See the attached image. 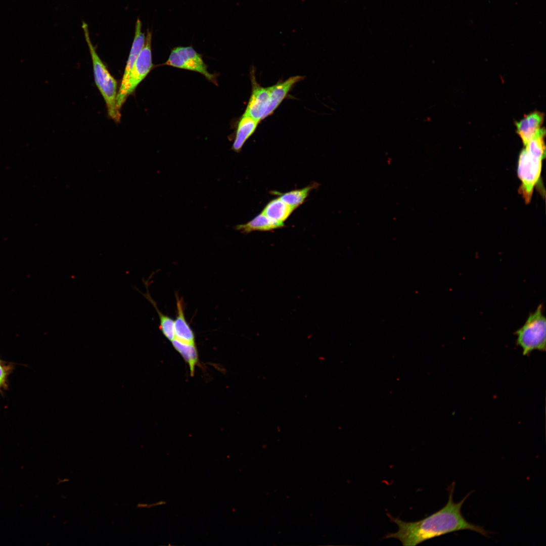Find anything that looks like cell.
<instances>
[{"mask_svg": "<svg viewBox=\"0 0 546 546\" xmlns=\"http://www.w3.org/2000/svg\"><path fill=\"white\" fill-rule=\"evenodd\" d=\"M455 484L453 482L447 488L448 499L446 504L424 519L406 522L387 513L390 521L395 523L398 529L395 532L388 533L383 538H395L404 546H415L432 538L462 530H471L488 537L489 531L482 526L470 523L462 514L463 504L473 491L456 503L453 499Z\"/></svg>", "mask_w": 546, "mask_h": 546, "instance_id": "6da1fadb", "label": "cell"}, {"mask_svg": "<svg viewBox=\"0 0 546 546\" xmlns=\"http://www.w3.org/2000/svg\"><path fill=\"white\" fill-rule=\"evenodd\" d=\"M545 129L542 128L525 145L519 156L518 175L522 183L520 191L527 203L530 201L534 187L540 177L542 161L545 156Z\"/></svg>", "mask_w": 546, "mask_h": 546, "instance_id": "7a4b0ae2", "label": "cell"}, {"mask_svg": "<svg viewBox=\"0 0 546 546\" xmlns=\"http://www.w3.org/2000/svg\"><path fill=\"white\" fill-rule=\"evenodd\" d=\"M82 28L92 58L96 84L105 101L109 117L115 122L119 123L121 114L117 106L116 97L118 90L117 81L97 53L90 38L88 25L84 21H82Z\"/></svg>", "mask_w": 546, "mask_h": 546, "instance_id": "3957f363", "label": "cell"}, {"mask_svg": "<svg viewBox=\"0 0 546 546\" xmlns=\"http://www.w3.org/2000/svg\"><path fill=\"white\" fill-rule=\"evenodd\" d=\"M543 312V305L540 304L514 333L517 337L516 345L522 348L524 356H530L535 350H546V320Z\"/></svg>", "mask_w": 546, "mask_h": 546, "instance_id": "277c9868", "label": "cell"}, {"mask_svg": "<svg viewBox=\"0 0 546 546\" xmlns=\"http://www.w3.org/2000/svg\"><path fill=\"white\" fill-rule=\"evenodd\" d=\"M152 36L151 31L147 29L144 46L126 79L121 82L116 97L117 106L120 111L128 97L134 92L154 67L152 59Z\"/></svg>", "mask_w": 546, "mask_h": 546, "instance_id": "5b68a950", "label": "cell"}, {"mask_svg": "<svg viewBox=\"0 0 546 546\" xmlns=\"http://www.w3.org/2000/svg\"><path fill=\"white\" fill-rule=\"evenodd\" d=\"M179 69L198 72L209 81L217 84L215 75L209 73L202 56L193 47H177L173 48L164 64Z\"/></svg>", "mask_w": 546, "mask_h": 546, "instance_id": "8992f818", "label": "cell"}, {"mask_svg": "<svg viewBox=\"0 0 546 546\" xmlns=\"http://www.w3.org/2000/svg\"><path fill=\"white\" fill-rule=\"evenodd\" d=\"M251 72L252 93L244 114L260 121L267 110L270 94L269 87L261 86Z\"/></svg>", "mask_w": 546, "mask_h": 546, "instance_id": "52a82bcc", "label": "cell"}, {"mask_svg": "<svg viewBox=\"0 0 546 546\" xmlns=\"http://www.w3.org/2000/svg\"><path fill=\"white\" fill-rule=\"evenodd\" d=\"M303 79L304 77L302 76H292L283 82H279L273 86H269V103L267 110L264 115V119L274 113L286 97L294 84Z\"/></svg>", "mask_w": 546, "mask_h": 546, "instance_id": "ba28073f", "label": "cell"}, {"mask_svg": "<svg viewBox=\"0 0 546 546\" xmlns=\"http://www.w3.org/2000/svg\"><path fill=\"white\" fill-rule=\"evenodd\" d=\"M544 119V115L535 111L526 115L516 123L517 132L524 146L533 138L540 129Z\"/></svg>", "mask_w": 546, "mask_h": 546, "instance_id": "9c48e42d", "label": "cell"}, {"mask_svg": "<svg viewBox=\"0 0 546 546\" xmlns=\"http://www.w3.org/2000/svg\"><path fill=\"white\" fill-rule=\"evenodd\" d=\"M175 297L177 312L174 321L175 338L184 342L195 344L194 333L185 317L183 300L177 295Z\"/></svg>", "mask_w": 546, "mask_h": 546, "instance_id": "30bf717a", "label": "cell"}, {"mask_svg": "<svg viewBox=\"0 0 546 546\" xmlns=\"http://www.w3.org/2000/svg\"><path fill=\"white\" fill-rule=\"evenodd\" d=\"M259 122L243 114L239 121L231 149L239 153L246 142L255 132Z\"/></svg>", "mask_w": 546, "mask_h": 546, "instance_id": "8fae6325", "label": "cell"}, {"mask_svg": "<svg viewBox=\"0 0 546 546\" xmlns=\"http://www.w3.org/2000/svg\"><path fill=\"white\" fill-rule=\"evenodd\" d=\"M284 226V223L272 220L261 212L249 221L236 225L235 229L247 234L254 231H271Z\"/></svg>", "mask_w": 546, "mask_h": 546, "instance_id": "7c38bea8", "label": "cell"}, {"mask_svg": "<svg viewBox=\"0 0 546 546\" xmlns=\"http://www.w3.org/2000/svg\"><path fill=\"white\" fill-rule=\"evenodd\" d=\"M142 23L138 18L135 25L134 39L121 82H124L126 79L136 59L144 46L145 35L142 32Z\"/></svg>", "mask_w": 546, "mask_h": 546, "instance_id": "4fadbf2b", "label": "cell"}, {"mask_svg": "<svg viewBox=\"0 0 546 546\" xmlns=\"http://www.w3.org/2000/svg\"><path fill=\"white\" fill-rule=\"evenodd\" d=\"M294 210L278 197L270 201L261 212L272 220L284 223Z\"/></svg>", "mask_w": 546, "mask_h": 546, "instance_id": "5bb4252c", "label": "cell"}, {"mask_svg": "<svg viewBox=\"0 0 546 546\" xmlns=\"http://www.w3.org/2000/svg\"><path fill=\"white\" fill-rule=\"evenodd\" d=\"M148 281L149 280L146 281L144 279H143V282L146 288V293H142L138 288H133V289L144 296L155 308L160 320L159 329L163 335L168 340L171 341L175 338L174 321L171 317L163 314L158 308L156 303L152 299L149 293L148 289L149 283Z\"/></svg>", "mask_w": 546, "mask_h": 546, "instance_id": "9a60e30c", "label": "cell"}, {"mask_svg": "<svg viewBox=\"0 0 546 546\" xmlns=\"http://www.w3.org/2000/svg\"><path fill=\"white\" fill-rule=\"evenodd\" d=\"M171 342L174 349L181 354L189 365L191 376H193L195 366L198 361V351L195 344L184 342L176 338H174Z\"/></svg>", "mask_w": 546, "mask_h": 546, "instance_id": "2e32d148", "label": "cell"}, {"mask_svg": "<svg viewBox=\"0 0 546 546\" xmlns=\"http://www.w3.org/2000/svg\"><path fill=\"white\" fill-rule=\"evenodd\" d=\"M316 187V183H313L300 189L278 193V195L284 202L296 209L304 202L310 192Z\"/></svg>", "mask_w": 546, "mask_h": 546, "instance_id": "e0dca14e", "label": "cell"}, {"mask_svg": "<svg viewBox=\"0 0 546 546\" xmlns=\"http://www.w3.org/2000/svg\"><path fill=\"white\" fill-rule=\"evenodd\" d=\"M14 368V363L3 360L0 361V391L8 388V378Z\"/></svg>", "mask_w": 546, "mask_h": 546, "instance_id": "ac0fdd59", "label": "cell"}, {"mask_svg": "<svg viewBox=\"0 0 546 546\" xmlns=\"http://www.w3.org/2000/svg\"><path fill=\"white\" fill-rule=\"evenodd\" d=\"M1 360H2V359H0V361H1Z\"/></svg>", "mask_w": 546, "mask_h": 546, "instance_id": "d6986e66", "label": "cell"}]
</instances>
